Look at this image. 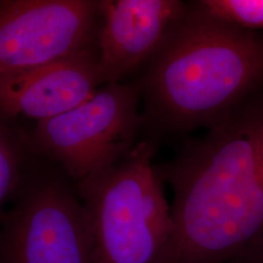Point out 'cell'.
<instances>
[{
	"label": "cell",
	"instance_id": "obj_8",
	"mask_svg": "<svg viewBox=\"0 0 263 263\" xmlns=\"http://www.w3.org/2000/svg\"><path fill=\"white\" fill-rule=\"evenodd\" d=\"M187 7L181 0H99V69L103 84L123 82L153 56Z\"/></svg>",
	"mask_w": 263,
	"mask_h": 263
},
{
	"label": "cell",
	"instance_id": "obj_5",
	"mask_svg": "<svg viewBox=\"0 0 263 263\" xmlns=\"http://www.w3.org/2000/svg\"><path fill=\"white\" fill-rule=\"evenodd\" d=\"M99 0H0V74L98 47Z\"/></svg>",
	"mask_w": 263,
	"mask_h": 263
},
{
	"label": "cell",
	"instance_id": "obj_4",
	"mask_svg": "<svg viewBox=\"0 0 263 263\" xmlns=\"http://www.w3.org/2000/svg\"><path fill=\"white\" fill-rule=\"evenodd\" d=\"M141 95L133 80L107 83L89 100L37 122L32 149L56 161L78 182L125 158L142 136Z\"/></svg>",
	"mask_w": 263,
	"mask_h": 263
},
{
	"label": "cell",
	"instance_id": "obj_1",
	"mask_svg": "<svg viewBox=\"0 0 263 263\" xmlns=\"http://www.w3.org/2000/svg\"><path fill=\"white\" fill-rule=\"evenodd\" d=\"M155 166L174 192L159 263H223L263 243V87Z\"/></svg>",
	"mask_w": 263,
	"mask_h": 263
},
{
	"label": "cell",
	"instance_id": "obj_2",
	"mask_svg": "<svg viewBox=\"0 0 263 263\" xmlns=\"http://www.w3.org/2000/svg\"><path fill=\"white\" fill-rule=\"evenodd\" d=\"M138 85L141 138L160 144L208 129L263 87V31L216 17L197 1L170 27L133 80Z\"/></svg>",
	"mask_w": 263,
	"mask_h": 263
},
{
	"label": "cell",
	"instance_id": "obj_7",
	"mask_svg": "<svg viewBox=\"0 0 263 263\" xmlns=\"http://www.w3.org/2000/svg\"><path fill=\"white\" fill-rule=\"evenodd\" d=\"M103 85L98 47L0 74V117L48 120L83 104Z\"/></svg>",
	"mask_w": 263,
	"mask_h": 263
},
{
	"label": "cell",
	"instance_id": "obj_9",
	"mask_svg": "<svg viewBox=\"0 0 263 263\" xmlns=\"http://www.w3.org/2000/svg\"><path fill=\"white\" fill-rule=\"evenodd\" d=\"M0 117V207L17 185L23 168L27 137L12 130Z\"/></svg>",
	"mask_w": 263,
	"mask_h": 263
},
{
	"label": "cell",
	"instance_id": "obj_11",
	"mask_svg": "<svg viewBox=\"0 0 263 263\" xmlns=\"http://www.w3.org/2000/svg\"><path fill=\"white\" fill-rule=\"evenodd\" d=\"M233 261L237 263H263V243L254 247V249L242 254Z\"/></svg>",
	"mask_w": 263,
	"mask_h": 263
},
{
	"label": "cell",
	"instance_id": "obj_3",
	"mask_svg": "<svg viewBox=\"0 0 263 263\" xmlns=\"http://www.w3.org/2000/svg\"><path fill=\"white\" fill-rule=\"evenodd\" d=\"M158 143L141 138L112 167L78 182L96 263H159L172 235L171 207L153 157Z\"/></svg>",
	"mask_w": 263,
	"mask_h": 263
},
{
	"label": "cell",
	"instance_id": "obj_10",
	"mask_svg": "<svg viewBox=\"0 0 263 263\" xmlns=\"http://www.w3.org/2000/svg\"><path fill=\"white\" fill-rule=\"evenodd\" d=\"M211 13L239 27L263 31V0H200Z\"/></svg>",
	"mask_w": 263,
	"mask_h": 263
},
{
	"label": "cell",
	"instance_id": "obj_6",
	"mask_svg": "<svg viewBox=\"0 0 263 263\" xmlns=\"http://www.w3.org/2000/svg\"><path fill=\"white\" fill-rule=\"evenodd\" d=\"M13 263H96L84 205L61 179L28 188L13 218Z\"/></svg>",
	"mask_w": 263,
	"mask_h": 263
}]
</instances>
